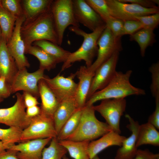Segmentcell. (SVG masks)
<instances>
[{
  "label": "cell",
  "mask_w": 159,
  "mask_h": 159,
  "mask_svg": "<svg viewBox=\"0 0 159 159\" xmlns=\"http://www.w3.org/2000/svg\"><path fill=\"white\" fill-rule=\"evenodd\" d=\"M20 32L26 48L40 40L58 44V36L50 9L31 20L24 21Z\"/></svg>",
  "instance_id": "cell-1"
},
{
  "label": "cell",
  "mask_w": 159,
  "mask_h": 159,
  "mask_svg": "<svg viewBox=\"0 0 159 159\" xmlns=\"http://www.w3.org/2000/svg\"><path fill=\"white\" fill-rule=\"evenodd\" d=\"M132 73L129 70L123 73L116 71L113 77L104 88L93 94L87 100L85 105L91 106L95 102L105 99L125 98L131 95H143L145 91L135 87L130 83Z\"/></svg>",
  "instance_id": "cell-2"
},
{
  "label": "cell",
  "mask_w": 159,
  "mask_h": 159,
  "mask_svg": "<svg viewBox=\"0 0 159 159\" xmlns=\"http://www.w3.org/2000/svg\"><path fill=\"white\" fill-rule=\"evenodd\" d=\"M106 27L105 24L90 33L86 32L78 27L72 26L69 27L70 31L82 37L83 41L80 47L74 52H71L66 61L63 63L61 72L71 67L74 62L82 60L85 62L87 68L90 67L97 55L98 40Z\"/></svg>",
  "instance_id": "cell-3"
},
{
  "label": "cell",
  "mask_w": 159,
  "mask_h": 159,
  "mask_svg": "<svg viewBox=\"0 0 159 159\" xmlns=\"http://www.w3.org/2000/svg\"><path fill=\"white\" fill-rule=\"evenodd\" d=\"M95 111L93 105H85L82 108L78 126L67 140L91 141L112 130L106 122L100 121L97 119Z\"/></svg>",
  "instance_id": "cell-4"
},
{
  "label": "cell",
  "mask_w": 159,
  "mask_h": 159,
  "mask_svg": "<svg viewBox=\"0 0 159 159\" xmlns=\"http://www.w3.org/2000/svg\"><path fill=\"white\" fill-rule=\"evenodd\" d=\"M50 10L58 36V45L60 46L66 28L70 25L79 27V23L74 16L72 0L53 1Z\"/></svg>",
  "instance_id": "cell-5"
},
{
  "label": "cell",
  "mask_w": 159,
  "mask_h": 159,
  "mask_svg": "<svg viewBox=\"0 0 159 159\" xmlns=\"http://www.w3.org/2000/svg\"><path fill=\"white\" fill-rule=\"evenodd\" d=\"M57 133L53 118L40 112L31 118L28 126L23 130L21 142L38 139L57 137Z\"/></svg>",
  "instance_id": "cell-6"
},
{
  "label": "cell",
  "mask_w": 159,
  "mask_h": 159,
  "mask_svg": "<svg viewBox=\"0 0 159 159\" xmlns=\"http://www.w3.org/2000/svg\"><path fill=\"white\" fill-rule=\"evenodd\" d=\"M121 37L116 38L110 30L106 27L97 41L98 50L96 60L88 68V70L95 72L97 69L115 52L122 49Z\"/></svg>",
  "instance_id": "cell-7"
},
{
  "label": "cell",
  "mask_w": 159,
  "mask_h": 159,
  "mask_svg": "<svg viewBox=\"0 0 159 159\" xmlns=\"http://www.w3.org/2000/svg\"><path fill=\"white\" fill-rule=\"evenodd\" d=\"M101 101L99 105H93L95 111L103 117L112 130L120 134V121L125 110L126 100L125 98L108 99Z\"/></svg>",
  "instance_id": "cell-8"
},
{
  "label": "cell",
  "mask_w": 159,
  "mask_h": 159,
  "mask_svg": "<svg viewBox=\"0 0 159 159\" xmlns=\"http://www.w3.org/2000/svg\"><path fill=\"white\" fill-rule=\"evenodd\" d=\"M16 95V101L12 106L0 109V123L23 130L28 126L32 118L26 116L22 95L17 92Z\"/></svg>",
  "instance_id": "cell-9"
},
{
  "label": "cell",
  "mask_w": 159,
  "mask_h": 159,
  "mask_svg": "<svg viewBox=\"0 0 159 159\" xmlns=\"http://www.w3.org/2000/svg\"><path fill=\"white\" fill-rule=\"evenodd\" d=\"M111 16L123 21L136 20V17L159 13V7L146 8L137 4L125 3L118 0H106Z\"/></svg>",
  "instance_id": "cell-10"
},
{
  "label": "cell",
  "mask_w": 159,
  "mask_h": 159,
  "mask_svg": "<svg viewBox=\"0 0 159 159\" xmlns=\"http://www.w3.org/2000/svg\"><path fill=\"white\" fill-rule=\"evenodd\" d=\"M44 71L40 68L33 72H29L26 68L18 70L10 85L11 93L22 91L38 98L39 95L38 84L45 75Z\"/></svg>",
  "instance_id": "cell-11"
},
{
  "label": "cell",
  "mask_w": 159,
  "mask_h": 159,
  "mask_svg": "<svg viewBox=\"0 0 159 159\" xmlns=\"http://www.w3.org/2000/svg\"><path fill=\"white\" fill-rule=\"evenodd\" d=\"M25 19L24 15L17 19L11 37L6 43L8 50L14 59L18 70L29 67L30 66L25 55V45L20 32L21 26Z\"/></svg>",
  "instance_id": "cell-12"
},
{
  "label": "cell",
  "mask_w": 159,
  "mask_h": 159,
  "mask_svg": "<svg viewBox=\"0 0 159 159\" xmlns=\"http://www.w3.org/2000/svg\"><path fill=\"white\" fill-rule=\"evenodd\" d=\"M75 77V73H71L67 77L59 73L53 78L44 75L43 79L60 103L74 97L77 85L74 80Z\"/></svg>",
  "instance_id": "cell-13"
},
{
  "label": "cell",
  "mask_w": 159,
  "mask_h": 159,
  "mask_svg": "<svg viewBox=\"0 0 159 159\" xmlns=\"http://www.w3.org/2000/svg\"><path fill=\"white\" fill-rule=\"evenodd\" d=\"M119 52L115 53L96 70L92 81L87 100L95 92L106 87L112 79L117 71L116 67Z\"/></svg>",
  "instance_id": "cell-14"
},
{
  "label": "cell",
  "mask_w": 159,
  "mask_h": 159,
  "mask_svg": "<svg viewBox=\"0 0 159 159\" xmlns=\"http://www.w3.org/2000/svg\"><path fill=\"white\" fill-rule=\"evenodd\" d=\"M74 13L76 20L92 32L105 24L103 20L85 0H73Z\"/></svg>",
  "instance_id": "cell-15"
},
{
  "label": "cell",
  "mask_w": 159,
  "mask_h": 159,
  "mask_svg": "<svg viewBox=\"0 0 159 159\" xmlns=\"http://www.w3.org/2000/svg\"><path fill=\"white\" fill-rule=\"evenodd\" d=\"M52 138L38 139L20 142L8 150L17 151L16 156L20 159H41L43 150Z\"/></svg>",
  "instance_id": "cell-16"
},
{
  "label": "cell",
  "mask_w": 159,
  "mask_h": 159,
  "mask_svg": "<svg viewBox=\"0 0 159 159\" xmlns=\"http://www.w3.org/2000/svg\"><path fill=\"white\" fill-rule=\"evenodd\" d=\"M125 117L129 122L126 127L131 133L130 136L126 138L117 150L115 157V159H132L135 156L138 150L136 142L140 124L129 115L126 114Z\"/></svg>",
  "instance_id": "cell-17"
},
{
  "label": "cell",
  "mask_w": 159,
  "mask_h": 159,
  "mask_svg": "<svg viewBox=\"0 0 159 159\" xmlns=\"http://www.w3.org/2000/svg\"><path fill=\"white\" fill-rule=\"evenodd\" d=\"M95 73L89 71L85 66H81L75 73L79 82L74 98L78 109H82L85 106Z\"/></svg>",
  "instance_id": "cell-18"
},
{
  "label": "cell",
  "mask_w": 159,
  "mask_h": 159,
  "mask_svg": "<svg viewBox=\"0 0 159 159\" xmlns=\"http://www.w3.org/2000/svg\"><path fill=\"white\" fill-rule=\"evenodd\" d=\"M126 138L125 137L111 130L101 137L99 139L90 141L87 148L90 159H92L98 154L109 147L114 145L120 147Z\"/></svg>",
  "instance_id": "cell-19"
},
{
  "label": "cell",
  "mask_w": 159,
  "mask_h": 159,
  "mask_svg": "<svg viewBox=\"0 0 159 159\" xmlns=\"http://www.w3.org/2000/svg\"><path fill=\"white\" fill-rule=\"evenodd\" d=\"M18 70L14 59L8 50L6 42L1 37L0 44V77H4L10 86Z\"/></svg>",
  "instance_id": "cell-20"
},
{
  "label": "cell",
  "mask_w": 159,
  "mask_h": 159,
  "mask_svg": "<svg viewBox=\"0 0 159 159\" xmlns=\"http://www.w3.org/2000/svg\"><path fill=\"white\" fill-rule=\"evenodd\" d=\"M38 87L41 101V112L53 118L54 114L60 102L43 79L39 81Z\"/></svg>",
  "instance_id": "cell-21"
},
{
  "label": "cell",
  "mask_w": 159,
  "mask_h": 159,
  "mask_svg": "<svg viewBox=\"0 0 159 159\" xmlns=\"http://www.w3.org/2000/svg\"><path fill=\"white\" fill-rule=\"evenodd\" d=\"M78 109L74 97L67 99L60 103L53 116L57 135L64 123Z\"/></svg>",
  "instance_id": "cell-22"
},
{
  "label": "cell",
  "mask_w": 159,
  "mask_h": 159,
  "mask_svg": "<svg viewBox=\"0 0 159 159\" xmlns=\"http://www.w3.org/2000/svg\"><path fill=\"white\" fill-rule=\"evenodd\" d=\"M52 0H24L21 4L25 19L31 20L49 10Z\"/></svg>",
  "instance_id": "cell-23"
},
{
  "label": "cell",
  "mask_w": 159,
  "mask_h": 159,
  "mask_svg": "<svg viewBox=\"0 0 159 159\" xmlns=\"http://www.w3.org/2000/svg\"><path fill=\"white\" fill-rule=\"evenodd\" d=\"M159 145V132L152 124L147 122L139 125L137 136V148L143 145Z\"/></svg>",
  "instance_id": "cell-24"
},
{
  "label": "cell",
  "mask_w": 159,
  "mask_h": 159,
  "mask_svg": "<svg viewBox=\"0 0 159 159\" xmlns=\"http://www.w3.org/2000/svg\"><path fill=\"white\" fill-rule=\"evenodd\" d=\"M32 45L41 48L52 57L57 63L65 62L71 53L57 44L46 40L35 41Z\"/></svg>",
  "instance_id": "cell-25"
},
{
  "label": "cell",
  "mask_w": 159,
  "mask_h": 159,
  "mask_svg": "<svg viewBox=\"0 0 159 159\" xmlns=\"http://www.w3.org/2000/svg\"><path fill=\"white\" fill-rule=\"evenodd\" d=\"M68 152L70 156L74 159H90L87 151L90 141H75L69 140L59 141Z\"/></svg>",
  "instance_id": "cell-26"
},
{
  "label": "cell",
  "mask_w": 159,
  "mask_h": 159,
  "mask_svg": "<svg viewBox=\"0 0 159 159\" xmlns=\"http://www.w3.org/2000/svg\"><path fill=\"white\" fill-rule=\"evenodd\" d=\"M154 30L143 28L130 35V40L134 41L138 44L141 56L144 57L147 48L152 46L156 42Z\"/></svg>",
  "instance_id": "cell-27"
},
{
  "label": "cell",
  "mask_w": 159,
  "mask_h": 159,
  "mask_svg": "<svg viewBox=\"0 0 159 159\" xmlns=\"http://www.w3.org/2000/svg\"><path fill=\"white\" fill-rule=\"evenodd\" d=\"M25 54L37 57L40 63L39 68L49 71L55 68L57 64L55 60L41 48L31 45L25 49Z\"/></svg>",
  "instance_id": "cell-28"
},
{
  "label": "cell",
  "mask_w": 159,
  "mask_h": 159,
  "mask_svg": "<svg viewBox=\"0 0 159 159\" xmlns=\"http://www.w3.org/2000/svg\"><path fill=\"white\" fill-rule=\"evenodd\" d=\"M17 18L0 5V28L1 37L7 43L12 36Z\"/></svg>",
  "instance_id": "cell-29"
},
{
  "label": "cell",
  "mask_w": 159,
  "mask_h": 159,
  "mask_svg": "<svg viewBox=\"0 0 159 159\" xmlns=\"http://www.w3.org/2000/svg\"><path fill=\"white\" fill-rule=\"evenodd\" d=\"M82 109H78L64 123L56 137L59 141L67 140L75 131L80 122Z\"/></svg>",
  "instance_id": "cell-30"
},
{
  "label": "cell",
  "mask_w": 159,
  "mask_h": 159,
  "mask_svg": "<svg viewBox=\"0 0 159 159\" xmlns=\"http://www.w3.org/2000/svg\"><path fill=\"white\" fill-rule=\"evenodd\" d=\"M23 130L16 127H9L7 129L0 128V141L6 150L16 143L21 142Z\"/></svg>",
  "instance_id": "cell-31"
},
{
  "label": "cell",
  "mask_w": 159,
  "mask_h": 159,
  "mask_svg": "<svg viewBox=\"0 0 159 159\" xmlns=\"http://www.w3.org/2000/svg\"><path fill=\"white\" fill-rule=\"evenodd\" d=\"M67 152V149L60 144L57 138H53L49 146L43 150L41 159H62Z\"/></svg>",
  "instance_id": "cell-32"
},
{
  "label": "cell",
  "mask_w": 159,
  "mask_h": 159,
  "mask_svg": "<svg viewBox=\"0 0 159 159\" xmlns=\"http://www.w3.org/2000/svg\"><path fill=\"white\" fill-rule=\"evenodd\" d=\"M85 1L101 17L105 23L112 17L106 0H85Z\"/></svg>",
  "instance_id": "cell-33"
},
{
  "label": "cell",
  "mask_w": 159,
  "mask_h": 159,
  "mask_svg": "<svg viewBox=\"0 0 159 159\" xmlns=\"http://www.w3.org/2000/svg\"><path fill=\"white\" fill-rule=\"evenodd\" d=\"M1 4L5 10L17 18L24 15L21 0H1Z\"/></svg>",
  "instance_id": "cell-34"
},
{
  "label": "cell",
  "mask_w": 159,
  "mask_h": 159,
  "mask_svg": "<svg viewBox=\"0 0 159 159\" xmlns=\"http://www.w3.org/2000/svg\"><path fill=\"white\" fill-rule=\"evenodd\" d=\"M151 74L152 83L150 90L153 96L155 98L159 97V63L157 62L152 64L149 68Z\"/></svg>",
  "instance_id": "cell-35"
},
{
  "label": "cell",
  "mask_w": 159,
  "mask_h": 159,
  "mask_svg": "<svg viewBox=\"0 0 159 159\" xmlns=\"http://www.w3.org/2000/svg\"><path fill=\"white\" fill-rule=\"evenodd\" d=\"M135 19L142 24L143 28L154 30L159 24V13L153 14L136 17Z\"/></svg>",
  "instance_id": "cell-36"
},
{
  "label": "cell",
  "mask_w": 159,
  "mask_h": 159,
  "mask_svg": "<svg viewBox=\"0 0 159 159\" xmlns=\"http://www.w3.org/2000/svg\"><path fill=\"white\" fill-rule=\"evenodd\" d=\"M106 27L109 28L114 36L116 38L121 37L124 21L112 17L105 22Z\"/></svg>",
  "instance_id": "cell-37"
},
{
  "label": "cell",
  "mask_w": 159,
  "mask_h": 159,
  "mask_svg": "<svg viewBox=\"0 0 159 159\" xmlns=\"http://www.w3.org/2000/svg\"><path fill=\"white\" fill-rule=\"evenodd\" d=\"M143 28L141 23L137 20H127L124 21L121 37L125 35H130Z\"/></svg>",
  "instance_id": "cell-38"
},
{
  "label": "cell",
  "mask_w": 159,
  "mask_h": 159,
  "mask_svg": "<svg viewBox=\"0 0 159 159\" xmlns=\"http://www.w3.org/2000/svg\"><path fill=\"white\" fill-rule=\"evenodd\" d=\"M155 111L148 117V122L156 129H159V97L155 98Z\"/></svg>",
  "instance_id": "cell-39"
},
{
  "label": "cell",
  "mask_w": 159,
  "mask_h": 159,
  "mask_svg": "<svg viewBox=\"0 0 159 159\" xmlns=\"http://www.w3.org/2000/svg\"><path fill=\"white\" fill-rule=\"evenodd\" d=\"M132 159H159V154L154 153L148 149H138L135 156Z\"/></svg>",
  "instance_id": "cell-40"
},
{
  "label": "cell",
  "mask_w": 159,
  "mask_h": 159,
  "mask_svg": "<svg viewBox=\"0 0 159 159\" xmlns=\"http://www.w3.org/2000/svg\"><path fill=\"white\" fill-rule=\"evenodd\" d=\"M119 1L125 3H129L137 4L146 8H155L158 7L152 0H118Z\"/></svg>",
  "instance_id": "cell-41"
},
{
  "label": "cell",
  "mask_w": 159,
  "mask_h": 159,
  "mask_svg": "<svg viewBox=\"0 0 159 159\" xmlns=\"http://www.w3.org/2000/svg\"><path fill=\"white\" fill-rule=\"evenodd\" d=\"M22 95L26 108L37 105L39 104L37 98L30 93L26 92H23Z\"/></svg>",
  "instance_id": "cell-42"
},
{
  "label": "cell",
  "mask_w": 159,
  "mask_h": 159,
  "mask_svg": "<svg viewBox=\"0 0 159 159\" xmlns=\"http://www.w3.org/2000/svg\"><path fill=\"white\" fill-rule=\"evenodd\" d=\"M11 93L10 86L5 78L0 77V94L4 98H6L9 97Z\"/></svg>",
  "instance_id": "cell-43"
},
{
  "label": "cell",
  "mask_w": 159,
  "mask_h": 159,
  "mask_svg": "<svg viewBox=\"0 0 159 159\" xmlns=\"http://www.w3.org/2000/svg\"><path fill=\"white\" fill-rule=\"evenodd\" d=\"M40 112V107L36 105L26 108V113L27 117L32 118L38 115Z\"/></svg>",
  "instance_id": "cell-44"
},
{
  "label": "cell",
  "mask_w": 159,
  "mask_h": 159,
  "mask_svg": "<svg viewBox=\"0 0 159 159\" xmlns=\"http://www.w3.org/2000/svg\"><path fill=\"white\" fill-rule=\"evenodd\" d=\"M17 152L13 150H6L0 153V159H20L16 156Z\"/></svg>",
  "instance_id": "cell-45"
},
{
  "label": "cell",
  "mask_w": 159,
  "mask_h": 159,
  "mask_svg": "<svg viewBox=\"0 0 159 159\" xmlns=\"http://www.w3.org/2000/svg\"><path fill=\"white\" fill-rule=\"evenodd\" d=\"M6 150L2 142L0 141V153L4 152Z\"/></svg>",
  "instance_id": "cell-46"
},
{
  "label": "cell",
  "mask_w": 159,
  "mask_h": 159,
  "mask_svg": "<svg viewBox=\"0 0 159 159\" xmlns=\"http://www.w3.org/2000/svg\"><path fill=\"white\" fill-rule=\"evenodd\" d=\"M153 1L156 5H159V1L158 0H152Z\"/></svg>",
  "instance_id": "cell-47"
},
{
  "label": "cell",
  "mask_w": 159,
  "mask_h": 159,
  "mask_svg": "<svg viewBox=\"0 0 159 159\" xmlns=\"http://www.w3.org/2000/svg\"><path fill=\"white\" fill-rule=\"evenodd\" d=\"M92 159H100L97 155L94 156Z\"/></svg>",
  "instance_id": "cell-48"
},
{
  "label": "cell",
  "mask_w": 159,
  "mask_h": 159,
  "mask_svg": "<svg viewBox=\"0 0 159 159\" xmlns=\"http://www.w3.org/2000/svg\"><path fill=\"white\" fill-rule=\"evenodd\" d=\"M4 99V98L2 97V96L0 94V103Z\"/></svg>",
  "instance_id": "cell-49"
},
{
  "label": "cell",
  "mask_w": 159,
  "mask_h": 159,
  "mask_svg": "<svg viewBox=\"0 0 159 159\" xmlns=\"http://www.w3.org/2000/svg\"><path fill=\"white\" fill-rule=\"evenodd\" d=\"M62 158L63 159H69V158H67L66 155H65Z\"/></svg>",
  "instance_id": "cell-50"
},
{
  "label": "cell",
  "mask_w": 159,
  "mask_h": 159,
  "mask_svg": "<svg viewBox=\"0 0 159 159\" xmlns=\"http://www.w3.org/2000/svg\"><path fill=\"white\" fill-rule=\"evenodd\" d=\"M1 30L0 28V44L1 42Z\"/></svg>",
  "instance_id": "cell-51"
},
{
  "label": "cell",
  "mask_w": 159,
  "mask_h": 159,
  "mask_svg": "<svg viewBox=\"0 0 159 159\" xmlns=\"http://www.w3.org/2000/svg\"><path fill=\"white\" fill-rule=\"evenodd\" d=\"M1 0H0V4H1Z\"/></svg>",
  "instance_id": "cell-52"
}]
</instances>
